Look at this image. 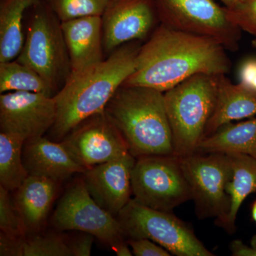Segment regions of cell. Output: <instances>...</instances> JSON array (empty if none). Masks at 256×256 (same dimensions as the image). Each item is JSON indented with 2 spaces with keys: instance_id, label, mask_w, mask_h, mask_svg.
<instances>
[{
  "instance_id": "6da1fadb",
  "label": "cell",
  "mask_w": 256,
  "mask_h": 256,
  "mask_svg": "<svg viewBox=\"0 0 256 256\" xmlns=\"http://www.w3.org/2000/svg\"><path fill=\"white\" fill-rule=\"evenodd\" d=\"M226 50L213 38L162 24L140 48L134 72L122 85L164 92L196 74H227L232 63Z\"/></svg>"
},
{
  "instance_id": "7a4b0ae2",
  "label": "cell",
  "mask_w": 256,
  "mask_h": 256,
  "mask_svg": "<svg viewBox=\"0 0 256 256\" xmlns=\"http://www.w3.org/2000/svg\"><path fill=\"white\" fill-rule=\"evenodd\" d=\"M140 48L120 47L106 60L72 74L54 96L56 120L50 138L60 142L72 130L94 114L104 112L108 102L134 72Z\"/></svg>"
},
{
  "instance_id": "3957f363",
  "label": "cell",
  "mask_w": 256,
  "mask_h": 256,
  "mask_svg": "<svg viewBox=\"0 0 256 256\" xmlns=\"http://www.w3.org/2000/svg\"><path fill=\"white\" fill-rule=\"evenodd\" d=\"M104 112L124 136L134 158L174 154L164 92L151 88L122 85Z\"/></svg>"
},
{
  "instance_id": "277c9868",
  "label": "cell",
  "mask_w": 256,
  "mask_h": 256,
  "mask_svg": "<svg viewBox=\"0 0 256 256\" xmlns=\"http://www.w3.org/2000/svg\"><path fill=\"white\" fill-rule=\"evenodd\" d=\"M216 90V76L198 74L164 92L175 156L196 152L214 110Z\"/></svg>"
},
{
  "instance_id": "5b68a950",
  "label": "cell",
  "mask_w": 256,
  "mask_h": 256,
  "mask_svg": "<svg viewBox=\"0 0 256 256\" xmlns=\"http://www.w3.org/2000/svg\"><path fill=\"white\" fill-rule=\"evenodd\" d=\"M126 236L148 238L176 256H214L192 226L172 212L153 210L131 198L117 217Z\"/></svg>"
},
{
  "instance_id": "8992f818",
  "label": "cell",
  "mask_w": 256,
  "mask_h": 256,
  "mask_svg": "<svg viewBox=\"0 0 256 256\" xmlns=\"http://www.w3.org/2000/svg\"><path fill=\"white\" fill-rule=\"evenodd\" d=\"M60 21L46 10L37 11L30 21L26 40L16 60L36 72L54 95L72 73Z\"/></svg>"
},
{
  "instance_id": "52a82bcc",
  "label": "cell",
  "mask_w": 256,
  "mask_h": 256,
  "mask_svg": "<svg viewBox=\"0 0 256 256\" xmlns=\"http://www.w3.org/2000/svg\"><path fill=\"white\" fill-rule=\"evenodd\" d=\"M180 158L200 220L215 218L222 227L230 210L227 184L232 174V159L225 153L194 152Z\"/></svg>"
},
{
  "instance_id": "ba28073f",
  "label": "cell",
  "mask_w": 256,
  "mask_h": 256,
  "mask_svg": "<svg viewBox=\"0 0 256 256\" xmlns=\"http://www.w3.org/2000/svg\"><path fill=\"white\" fill-rule=\"evenodd\" d=\"M134 200L153 210L172 212L192 200L190 185L180 156H152L136 158L132 173Z\"/></svg>"
},
{
  "instance_id": "9c48e42d",
  "label": "cell",
  "mask_w": 256,
  "mask_h": 256,
  "mask_svg": "<svg viewBox=\"0 0 256 256\" xmlns=\"http://www.w3.org/2000/svg\"><path fill=\"white\" fill-rule=\"evenodd\" d=\"M158 6L163 24L213 38L226 50L238 48L240 28L214 0H158Z\"/></svg>"
},
{
  "instance_id": "30bf717a",
  "label": "cell",
  "mask_w": 256,
  "mask_h": 256,
  "mask_svg": "<svg viewBox=\"0 0 256 256\" xmlns=\"http://www.w3.org/2000/svg\"><path fill=\"white\" fill-rule=\"evenodd\" d=\"M52 223L60 232L75 230L90 234L112 249L126 242L119 220L94 201L84 180L76 182L65 192Z\"/></svg>"
},
{
  "instance_id": "8fae6325",
  "label": "cell",
  "mask_w": 256,
  "mask_h": 256,
  "mask_svg": "<svg viewBox=\"0 0 256 256\" xmlns=\"http://www.w3.org/2000/svg\"><path fill=\"white\" fill-rule=\"evenodd\" d=\"M60 142L74 160L86 169L129 152L124 136L105 112L82 121Z\"/></svg>"
},
{
  "instance_id": "7c38bea8",
  "label": "cell",
  "mask_w": 256,
  "mask_h": 256,
  "mask_svg": "<svg viewBox=\"0 0 256 256\" xmlns=\"http://www.w3.org/2000/svg\"><path fill=\"white\" fill-rule=\"evenodd\" d=\"M54 97L42 92H12L0 96L1 132L26 141L43 137L56 120Z\"/></svg>"
},
{
  "instance_id": "4fadbf2b",
  "label": "cell",
  "mask_w": 256,
  "mask_h": 256,
  "mask_svg": "<svg viewBox=\"0 0 256 256\" xmlns=\"http://www.w3.org/2000/svg\"><path fill=\"white\" fill-rule=\"evenodd\" d=\"M136 158L130 153L87 169L86 188L94 201L117 218L131 200L132 173Z\"/></svg>"
},
{
  "instance_id": "5bb4252c",
  "label": "cell",
  "mask_w": 256,
  "mask_h": 256,
  "mask_svg": "<svg viewBox=\"0 0 256 256\" xmlns=\"http://www.w3.org/2000/svg\"><path fill=\"white\" fill-rule=\"evenodd\" d=\"M154 21L149 0H110L102 16L104 48L112 52L127 42L144 40Z\"/></svg>"
},
{
  "instance_id": "9a60e30c",
  "label": "cell",
  "mask_w": 256,
  "mask_h": 256,
  "mask_svg": "<svg viewBox=\"0 0 256 256\" xmlns=\"http://www.w3.org/2000/svg\"><path fill=\"white\" fill-rule=\"evenodd\" d=\"M24 165L28 175L43 176L57 182L87 169L77 163L62 142L46 138L26 141L22 150Z\"/></svg>"
},
{
  "instance_id": "2e32d148",
  "label": "cell",
  "mask_w": 256,
  "mask_h": 256,
  "mask_svg": "<svg viewBox=\"0 0 256 256\" xmlns=\"http://www.w3.org/2000/svg\"><path fill=\"white\" fill-rule=\"evenodd\" d=\"M60 24L70 58V74L104 60L102 16H86Z\"/></svg>"
},
{
  "instance_id": "e0dca14e",
  "label": "cell",
  "mask_w": 256,
  "mask_h": 256,
  "mask_svg": "<svg viewBox=\"0 0 256 256\" xmlns=\"http://www.w3.org/2000/svg\"><path fill=\"white\" fill-rule=\"evenodd\" d=\"M225 75L216 76V100L204 138L224 124L256 116V92L242 84H232Z\"/></svg>"
},
{
  "instance_id": "ac0fdd59",
  "label": "cell",
  "mask_w": 256,
  "mask_h": 256,
  "mask_svg": "<svg viewBox=\"0 0 256 256\" xmlns=\"http://www.w3.org/2000/svg\"><path fill=\"white\" fill-rule=\"evenodd\" d=\"M57 182L28 175L16 190L15 206L26 229L40 228L46 220L57 190Z\"/></svg>"
},
{
  "instance_id": "d6986e66",
  "label": "cell",
  "mask_w": 256,
  "mask_h": 256,
  "mask_svg": "<svg viewBox=\"0 0 256 256\" xmlns=\"http://www.w3.org/2000/svg\"><path fill=\"white\" fill-rule=\"evenodd\" d=\"M195 152L246 154L256 160V118L224 124L204 138Z\"/></svg>"
},
{
  "instance_id": "ffe728a7",
  "label": "cell",
  "mask_w": 256,
  "mask_h": 256,
  "mask_svg": "<svg viewBox=\"0 0 256 256\" xmlns=\"http://www.w3.org/2000/svg\"><path fill=\"white\" fill-rule=\"evenodd\" d=\"M232 159V174L227 184L230 210L222 228L228 234L236 232V222L246 198L256 193V160L246 154H228Z\"/></svg>"
},
{
  "instance_id": "44dd1931",
  "label": "cell",
  "mask_w": 256,
  "mask_h": 256,
  "mask_svg": "<svg viewBox=\"0 0 256 256\" xmlns=\"http://www.w3.org/2000/svg\"><path fill=\"white\" fill-rule=\"evenodd\" d=\"M1 256H74L72 240L56 234L24 238L0 233Z\"/></svg>"
},
{
  "instance_id": "7402d4cb",
  "label": "cell",
  "mask_w": 256,
  "mask_h": 256,
  "mask_svg": "<svg viewBox=\"0 0 256 256\" xmlns=\"http://www.w3.org/2000/svg\"><path fill=\"white\" fill-rule=\"evenodd\" d=\"M37 0H4L0 9V63L18 57L24 44V13Z\"/></svg>"
},
{
  "instance_id": "603a6c76",
  "label": "cell",
  "mask_w": 256,
  "mask_h": 256,
  "mask_svg": "<svg viewBox=\"0 0 256 256\" xmlns=\"http://www.w3.org/2000/svg\"><path fill=\"white\" fill-rule=\"evenodd\" d=\"M24 140L18 136L0 133V186L16 191L28 176L22 158Z\"/></svg>"
},
{
  "instance_id": "cb8c5ba5",
  "label": "cell",
  "mask_w": 256,
  "mask_h": 256,
  "mask_svg": "<svg viewBox=\"0 0 256 256\" xmlns=\"http://www.w3.org/2000/svg\"><path fill=\"white\" fill-rule=\"evenodd\" d=\"M42 92L54 97L43 78L30 67L16 60L0 63V92Z\"/></svg>"
},
{
  "instance_id": "d4e9b609",
  "label": "cell",
  "mask_w": 256,
  "mask_h": 256,
  "mask_svg": "<svg viewBox=\"0 0 256 256\" xmlns=\"http://www.w3.org/2000/svg\"><path fill=\"white\" fill-rule=\"evenodd\" d=\"M110 0H53L54 10L62 22L86 16H102Z\"/></svg>"
},
{
  "instance_id": "484cf974",
  "label": "cell",
  "mask_w": 256,
  "mask_h": 256,
  "mask_svg": "<svg viewBox=\"0 0 256 256\" xmlns=\"http://www.w3.org/2000/svg\"><path fill=\"white\" fill-rule=\"evenodd\" d=\"M9 192L0 186V230L10 236H24L26 228Z\"/></svg>"
},
{
  "instance_id": "4316f807",
  "label": "cell",
  "mask_w": 256,
  "mask_h": 256,
  "mask_svg": "<svg viewBox=\"0 0 256 256\" xmlns=\"http://www.w3.org/2000/svg\"><path fill=\"white\" fill-rule=\"evenodd\" d=\"M226 10L232 23L256 36V0H240L235 6L226 8Z\"/></svg>"
},
{
  "instance_id": "83f0119b",
  "label": "cell",
  "mask_w": 256,
  "mask_h": 256,
  "mask_svg": "<svg viewBox=\"0 0 256 256\" xmlns=\"http://www.w3.org/2000/svg\"><path fill=\"white\" fill-rule=\"evenodd\" d=\"M128 244L136 256H170L164 248L148 238H129Z\"/></svg>"
},
{
  "instance_id": "f1b7e54d",
  "label": "cell",
  "mask_w": 256,
  "mask_h": 256,
  "mask_svg": "<svg viewBox=\"0 0 256 256\" xmlns=\"http://www.w3.org/2000/svg\"><path fill=\"white\" fill-rule=\"evenodd\" d=\"M240 82L244 87L256 92V60L244 62L239 70Z\"/></svg>"
},
{
  "instance_id": "f546056e",
  "label": "cell",
  "mask_w": 256,
  "mask_h": 256,
  "mask_svg": "<svg viewBox=\"0 0 256 256\" xmlns=\"http://www.w3.org/2000/svg\"><path fill=\"white\" fill-rule=\"evenodd\" d=\"M94 236L86 233L72 240L74 256H89L92 252Z\"/></svg>"
},
{
  "instance_id": "4dcf8cb0",
  "label": "cell",
  "mask_w": 256,
  "mask_h": 256,
  "mask_svg": "<svg viewBox=\"0 0 256 256\" xmlns=\"http://www.w3.org/2000/svg\"><path fill=\"white\" fill-rule=\"evenodd\" d=\"M229 248L233 256H256V235L252 237L250 246L246 245L242 240H234Z\"/></svg>"
},
{
  "instance_id": "1f68e13d",
  "label": "cell",
  "mask_w": 256,
  "mask_h": 256,
  "mask_svg": "<svg viewBox=\"0 0 256 256\" xmlns=\"http://www.w3.org/2000/svg\"><path fill=\"white\" fill-rule=\"evenodd\" d=\"M114 252L118 256H132V252L128 248V242L120 244L118 246L112 249Z\"/></svg>"
},
{
  "instance_id": "d6a6232c",
  "label": "cell",
  "mask_w": 256,
  "mask_h": 256,
  "mask_svg": "<svg viewBox=\"0 0 256 256\" xmlns=\"http://www.w3.org/2000/svg\"><path fill=\"white\" fill-rule=\"evenodd\" d=\"M220 1L225 4L226 6V8H230L238 4L240 0H220Z\"/></svg>"
},
{
  "instance_id": "836d02e7",
  "label": "cell",
  "mask_w": 256,
  "mask_h": 256,
  "mask_svg": "<svg viewBox=\"0 0 256 256\" xmlns=\"http://www.w3.org/2000/svg\"><path fill=\"white\" fill-rule=\"evenodd\" d=\"M252 220H254V222L256 223V200L254 202V203L252 204Z\"/></svg>"
},
{
  "instance_id": "e575fe53",
  "label": "cell",
  "mask_w": 256,
  "mask_h": 256,
  "mask_svg": "<svg viewBox=\"0 0 256 256\" xmlns=\"http://www.w3.org/2000/svg\"><path fill=\"white\" fill-rule=\"evenodd\" d=\"M252 44H254V46L256 48V38L254 40V42H252Z\"/></svg>"
}]
</instances>
